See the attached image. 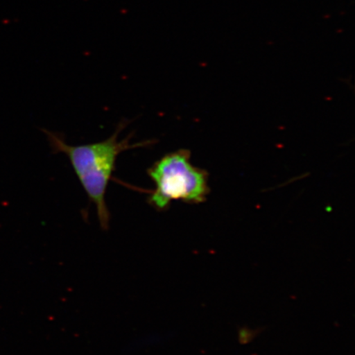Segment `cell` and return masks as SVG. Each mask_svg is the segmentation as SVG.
Wrapping results in <instances>:
<instances>
[{
    "mask_svg": "<svg viewBox=\"0 0 355 355\" xmlns=\"http://www.w3.org/2000/svg\"><path fill=\"white\" fill-rule=\"evenodd\" d=\"M126 125V121L119 123L116 131L108 139L82 146H71L60 135L47 130L44 132L53 150L68 157L89 199L96 207L100 224L104 230H107L110 225L105 194L119 155L127 150L153 144L152 141L130 144L131 135L119 140V135Z\"/></svg>",
    "mask_w": 355,
    "mask_h": 355,
    "instance_id": "6da1fadb",
    "label": "cell"
},
{
    "mask_svg": "<svg viewBox=\"0 0 355 355\" xmlns=\"http://www.w3.org/2000/svg\"><path fill=\"white\" fill-rule=\"evenodd\" d=\"M188 150L168 153L148 170L155 189L148 203L158 211H164L177 200L187 203L204 202L209 193L207 174L190 162Z\"/></svg>",
    "mask_w": 355,
    "mask_h": 355,
    "instance_id": "7a4b0ae2",
    "label": "cell"
}]
</instances>
